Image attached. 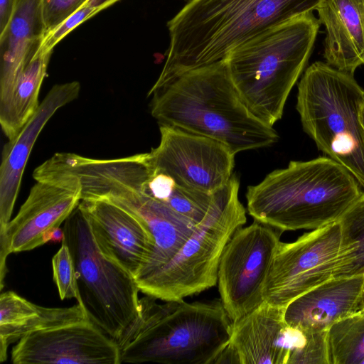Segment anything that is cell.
Here are the masks:
<instances>
[{"label": "cell", "instance_id": "17", "mask_svg": "<svg viewBox=\"0 0 364 364\" xmlns=\"http://www.w3.org/2000/svg\"><path fill=\"white\" fill-rule=\"evenodd\" d=\"M80 92L77 81L55 85L19 133L4 145L0 166V232L11 220L23 174L40 133L53 114L77 99Z\"/></svg>", "mask_w": 364, "mask_h": 364}, {"label": "cell", "instance_id": "30", "mask_svg": "<svg viewBox=\"0 0 364 364\" xmlns=\"http://www.w3.org/2000/svg\"><path fill=\"white\" fill-rule=\"evenodd\" d=\"M119 0H90L86 4L99 9L100 11L112 6Z\"/></svg>", "mask_w": 364, "mask_h": 364}, {"label": "cell", "instance_id": "11", "mask_svg": "<svg viewBox=\"0 0 364 364\" xmlns=\"http://www.w3.org/2000/svg\"><path fill=\"white\" fill-rule=\"evenodd\" d=\"M340 245L338 221L305 233L292 242H281L264 282V301L285 308L333 278Z\"/></svg>", "mask_w": 364, "mask_h": 364}, {"label": "cell", "instance_id": "26", "mask_svg": "<svg viewBox=\"0 0 364 364\" xmlns=\"http://www.w3.org/2000/svg\"><path fill=\"white\" fill-rule=\"evenodd\" d=\"M90 0H42V11L46 28V35L77 11L86 5Z\"/></svg>", "mask_w": 364, "mask_h": 364}, {"label": "cell", "instance_id": "10", "mask_svg": "<svg viewBox=\"0 0 364 364\" xmlns=\"http://www.w3.org/2000/svg\"><path fill=\"white\" fill-rule=\"evenodd\" d=\"M281 232L254 220L239 228L226 244L219 262L220 299L232 321L248 314L264 301L263 288Z\"/></svg>", "mask_w": 364, "mask_h": 364}, {"label": "cell", "instance_id": "4", "mask_svg": "<svg viewBox=\"0 0 364 364\" xmlns=\"http://www.w3.org/2000/svg\"><path fill=\"white\" fill-rule=\"evenodd\" d=\"M341 164L327 156L291 161L247 187V212L281 232L315 230L338 220L362 194Z\"/></svg>", "mask_w": 364, "mask_h": 364}, {"label": "cell", "instance_id": "22", "mask_svg": "<svg viewBox=\"0 0 364 364\" xmlns=\"http://www.w3.org/2000/svg\"><path fill=\"white\" fill-rule=\"evenodd\" d=\"M148 161L149 171L145 183L148 193L195 224H198L220 201L230 186L231 178L225 186L213 193L183 188L168 175L155 169L149 154Z\"/></svg>", "mask_w": 364, "mask_h": 364}, {"label": "cell", "instance_id": "18", "mask_svg": "<svg viewBox=\"0 0 364 364\" xmlns=\"http://www.w3.org/2000/svg\"><path fill=\"white\" fill-rule=\"evenodd\" d=\"M364 310V274L332 278L290 302L286 323L304 332L327 331L335 323Z\"/></svg>", "mask_w": 364, "mask_h": 364}, {"label": "cell", "instance_id": "7", "mask_svg": "<svg viewBox=\"0 0 364 364\" xmlns=\"http://www.w3.org/2000/svg\"><path fill=\"white\" fill-rule=\"evenodd\" d=\"M364 90L353 75L316 61L298 84L296 109L318 149L344 166L364 189Z\"/></svg>", "mask_w": 364, "mask_h": 364}, {"label": "cell", "instance_id": "19", "mask_svg": "<svg viewBox=\"0 0 364 364\" xmlns=\"http://www.w3.org/2000/svg\"><path fill=\"white\" fill-rule=\"evenodd\" d=\"M316 11L326 28V63L353 75L364 64V0H323Z\"/></svg>", "mask_w": 364, "mask_h": 364}, {"label": "cell", "instance_id": "23", "mask_svg": "<svg viewBox=\"0 0 364 364\" xmlns=\"http://www.w3.org/2000/svg\"><path fill=\"white\" fill-rule=\"evenodd\" d=\"M337 221L341 245L333 278L364 274V192Z\"/></svg>", "mask_w": 364, "mask_h": 364}, {"label": "cell", "instance_id": "6", "mask_svg": "<svg viewBox=\"0 0 364 364\" xmlns=\"http://www.w3.org/2000/svg\"><path fill=\"white\" fill-rule=\"evenodd\" d=\"M147 153L115 159H94L75 153L65 160L63 173L75 180L81 200H107L141 220L154 240L153 253L134 277L148 276L168 261L197 224L151 196L146 188Z\"/></svg>", "mask_w": 364, "mask_h": 364}, {"label": "cell", "instance_id": "14", "mask_svg": "<svg viewBox=\"0 0 364 364\" xmlns=\"http://www.w3.org/2000/svg\"><path fill=\"white\" fill-rule=\"evenodd\" d=\"M284 310L264 301L232 321L228 346L218 363L294 364L310 332L289 326Z\"/></svg>", "mask_w": 364, "mask_h": 364}, {"label": "cell", "instance_id": "1", "mask_svg": "<svg viewBox=\"0 0 364 364\" xmlns=\"http://www.w3.org/2000/svg\"><path fill=\"white\" fill-rule=\"evenodd\" d=\"M323 0H190L167 23L169 47L152 86L223 60L235 48Z\"/></svg>", "mask_w": 364, "mask_h": 364}, {"label": "cell", "instance_id": "29", "mask_svg": "<svg viewBox=\"0 0 364 364\" xmlns=\"http://www.w3.org/2000/svg\"><path fill=\"white\" fill-rule=\"evenodd\" d=\"M65 238V234L63 228H56L48 231L44 236V242L49 241L53 242H63Z\"/></svg>", "mask_w": 364, "mask_h": 364}, {"label": "cell", "instance_id": "15", "mask_svg": "<svg viewBox=\"0 0 364 364\" xmlns=\"http://www.w3.org/2000/svg\"><path fill=\"white\" fill-rule=\"evenodd\" d=\"M14 364H121L117 342L89 318L33 332L11 350Z\"/></svg>", "mask_w": 364, "mask_h": 364}, {"label": "cell", "instance_id": "27", "mask_svg": "<svg viewBox=\"0 0 364 364\" xmlns=\"http://www.w3.org/2000/svg\"><path fill=\"white\" fill-rule=\"evenodd\" d=\"M100 11L97 8L85 5L45 36L38 53L53 51V47L72 30Z\"/></svg>", "mask_w": 364, "mask_h": 364}, {"label": "cell", "instance_id": "12", "mask_svg": "<svg viewBox=\"0 0 364 364\" xmlns=\"http://www.w3.org/2000/svg\"><path fill=\"white\" fill-rule=\"evenodd\" d=\"M160 142L148 152L155 169L183 188L213 193L231 178L235 154L225 144L169 126H159Z\"/></svg>", "mask_w": 364, "mask_h": 364}, {"label": "cell", "instance_id": "20", "mask_svg": "<svg viewBox=\"0 0 364 364\" xmlns=\"http://www.w3.org/2000/svg\"><path fill=\"white\" fill-rule=\"evenodd\" d=\"M45 36L42 0H17L13 16L0 35V105L38 53Z\"/></svg>", "mask_w": 364, "mask_h": 364}, {"label": "cell", "instance_id": "21", "mask_svg": "<svg viewBox=\"0 0 364 364\" xmlns=\"http://www.w3.org/2000/svg\"><path fill=\"white\" fill-rule=\"evenodd\" d=\"M89 318L82 305L49 308L36 305L16 293L0 295V362L7 358L9 346L24 336Z\"/></svg>", "mask_w": 364, "mask_h": 364}, {"label": "cell", "instance_id": "2", "mask_svg": "<svg viewBox=\"0 0 364 364\" xmlns=\"http://www.w3.org/2000/svg\"><path fill=\"white\" fill-rule=\"evenodd\" d=\"M151 113L159 126L212 138L235 154L268 147L279 139L273 127L254 115L235 87L223 60L188 70L151 88Z\"/></svg>", "mask_w": 364, "mask_h": 364}, {"label": "cell", "instance_id": "24", "mask_svg": "<svg viewBox=\"0 0 364 364\" xmlns=\"http://www.w3.org/2000/svg\"><path fill=\"white\" fill-rule=\"evenodd\" d=\"M329 364H364V310L327 331Z\"/></svg>", "mask_w": 364, "mask_h": 364}, {"label": "cell", "instance_id": "25", "mask_svg": "<svg viewBox=\"0 0 364 364\" xmlns=\"http://www.w3.org/2000/svg\"><path fill=\"white\" fill-rule=\"evenodd\" d=\"M53 280L58 290L60 298L77 299V284L73 259L68 245H62L52 259Z\"/></svg>", "mask_w": 364, "mask_h": 364}, {"label": "cell", "instance_id": "9", "mask_svg": "<svg viewBox=\"0 0 364 364\" xmlns=\"http://www.w3.org/2000/svg\"><path fill=\"white\" fill-rule=\"evenodd\" d=\"M64 242L74 262L78 303L89 319L117 341L139 315V289L134 276L105 256L77 206L63 225Z\"/></svg>", "mask_w": 364, "mask_h": 364}, {"label": "cell", "instance_id": "8", "mask_svg": "<svg viewBox=\"0 0 364 364\" xmlns=\"http://www.w3.org/2000/svg\"><path fill=\"white\" fill-rule=\"evenodd\" d=\"M239 188V178L233 174L226 193L196 225L176 253L136 282L140 291L164 301H180L217 284L223 251L247 220Z\"/></svg>", "mask_w": 364, "mask_h": 364}, {"label": "cell", "instance_id": "28", "mask_svg": "<svg viewBox=\"0 0 364 364\" xmlns=\"http://www.w3.org/2000/svg\"><path fill=\"white\" fill-rule=\"evenodd\" d=\"M17 0H0V35L8 26L15 10Z\"/></svg>", "mask_w": 364, "mask_h": 364}, {"label": "cell", "instance_id": "16", "mask_svg": "<svg viewBox=\"0 0 364 364\" xmlns=\"http://www.w3.org/2000/svg\"><path fill=\"white\" fill-rule=\"evenodd\" d=\"M78 207L101 252L135 277L154 249V237L146 225L107 200H81Z\"/></svg>", "mask_w": 364, "mask_h": 364}, {"label": "cell", "instance_id": "31", "mask_svg": "<svg viewBox=\"0 0 364 364\" xmlns=\"http://www.w3.org/2000/svg\"><path fill=\"white\" fill-rule=\"evenodd\" d=\"M360 120L364 129V104L362 105L360 110Z\"/></svg>", "mask_w": 364, "mask_h": 364}, {"label": "cell", "instance_id": "5", "mask_svg": "<svg viewBox=\"0 0 364 364\" xmlns=\"http://www.w3.org/2000/svg\"><path fill=\"white\" fill-rule=\"evenodd\" d=\"M320 21L308 12L274 26L224 58L240 97L258 119L273 127L312 52Z\"/></svg>", "mask_w": 364, "mask_h": 364}, {"label": "cell", "instance_id": "3", "mask_svg": "<svg viewBox=\"0 0 364 364\" xmlns=\"http://www.w3.org/2000/svg\"><path fill=\"white\" fill-rule=\"evenodd\" d=\"M157 300L139 299V316L116 341L120 363L218 364L232 323L220 299Z\"/></svg>", "mask_w": 364, "mask_h": 364}, {"label": "cell", "instance_id": "13", "mask_svg": "<svg viewBox=\"0 0 364 364\" xmlns=\"http://www.w3.org/2000/svg\"><path fill=\"white\" fill-rule=\"evenodd\" d=\"M80 200V188L75 180L54 177L36 181L17 215L0 232L1 289L8 255L29 251L44 245L46 233L59 228Z\"/></svg>", "mask_w": 364, "mask_h": 364}]
</instances>
